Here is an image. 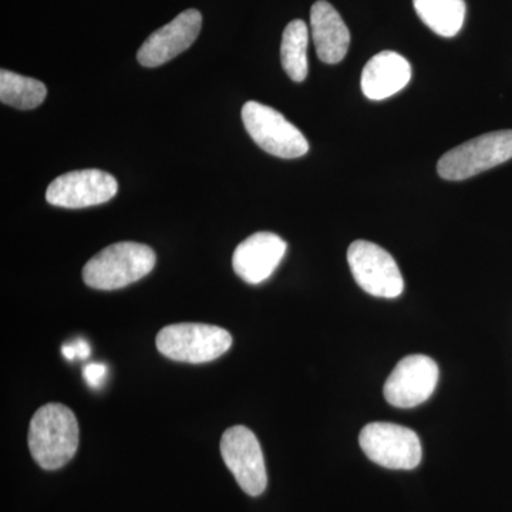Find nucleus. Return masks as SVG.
<instances>
[{"label": "nucleus", "instance_id": "5", "mask_svg": "<svg viewBox=\"0 0 512 512\" xmlns=\"http://www.w3.org/2000/svg\"><path fill=\"white\" fill-rule=\"evenodd\" d=\"M242 121L249 136L262 150L279 158H299L309 151L302 131L272 107L248 101L242 107Z\"/></svg>", "mask_w": 512, "mask_h": 512}, {"label": "nucleus", "instance_id": "9", "mask_svg": "<svg viewBox=\"0 0 512 512\" xmlns=\"http://www.w3.org/2000/svg\"><path fill=\"white\" fill-rule=\"evenodd\" d=\"M439 375V366L431 357H404L386 380L384 397L397 409H413L430 399L439 383Z\"/></svg>", "mask_w": 512, "mask_h": 512}, {"label": "nucleus", "instance_id": "1", "mask_svg": "<svg viewBox=\"0 0 512 512\" xmlns=\"http://www.w3.org/2000/svg\"><path fill=\"white\" fill-rule=\"evenodd\" d=\"M29 450L45 470L66 466L79 447V424L69 407L49 403L40 407L30 421Z\"/></svg>", "mask_w": 512, "mask_h": 512}, {"label": "nucleus", "instance_id": "4", "mask_svg": "<svg viewBox=\"0 0 512 512\" xmlns=\"http://www.w3.org/2000/svg\"><path fill=\"white\" fill-rule=\"evenodd\" d=\"M511 158L512 130L494 131L448 151L440 158L437 173L444 180L463 181Z\"/></svg>", "mask_w": 512, "mask_h": 512}, {"label": "nucleus", "instance_id": "18", "mask_svg": "<svg viewBox=\"0 0 512 512\" xmlns=\"http://www.w3.org/2000/svg\"><path fill=\"white\" fill-rule=\"evenodd\" d=\"M90 345L83 339L73 340V342L66 343L62 346L63 356L66 357L69 362L73 360H86L90 357Z\"/></svg>", "mask_w": 512, "mask_h": 512}, {"label": "nucleus", "instance_id": "8", "mask_svg": "<svg viewBox=\"0 0 512 512\" xmlns=\"http://www.w3.org/2000/svg\"><path fill=\"white\" fill-rule=\"evenodd\" d=\"M221 456L245 494L258 497L268 485L261 444L251 430L234 426L222 434Z\"/></svg>", "mask_w": 512, "mask_h": 512}, {"label": "nucleus", "instance_id": "19", "mask_svg": "<svg viewBox=\"0 0 512 512\" xmlns=\"http://www.w3.org/2000/svg\"><path fill=\"white\" fill-rule=\"evenodd\" d=\"M83 376L92 389H99L106 380L107 367L103 363H90V365L84 366Z\"/></svg>", "mask_w": 512, "mask_h": 512}, {"label": "nucleus", "instance_id": "13", "mask_svg": "<svg viewBox=\"0 0 512 512\" xmlns=\"http://www.w3.org/2000/svg\"><path fill=\"white\" fill-rule=\"evenodd\" d=\"M412 79V66L396 52L377 53L362 73L363 94L369 100H384L399 93Z\"/></svg>", "mask_w": 512, "mask_h": 512}, {"label": "nucleus", "instance_id": "16", "mask_svg": "<svg viewBox=\"0 0 512 512\" xmlns=\"http://www.w3.org/2000/svg\"><path fill=\"white\" fill-rule=\"evenodd\" d=\"M309 29L301 19L292 20L284 30L281 60L286 74L293 82L301 83L308 76Z\"/></svg>", "mask_w": 512, "mask_h": 512}, {"label": "nucleus", "instance_id": "11", "mask_svg": "<svg viewBox=\"0 0 512 512\" xmlns=\"http://www.w3.org/2000/svg\"><path fill=\"white\" fill-rule=\"evenodd\" d=\"M202 16L197 9H187L168 25L151 33L138 49L137 60L144 67H158L190 49L200 35Z\"/></svg>", "mask_w": 512, "mask_h": 512}, {"label": "nucleus", "instance_id": "15", "mask_svg": "<svg viewBox=\"0 0 512 512\" xmlns=\"http://www.w3.org/2000/svg\"><path fill=\"white\" fill-rule=\"evenodd\" d=\"M417 15L427 28L441 37H454L466 19L464 0H413Z\"/></svg>", "mask_w": 512, "mask_h": 512}, {"label": "nucleus", "instance_id": "3", "mask_svg": "<svg viewBox=\"0 0 512 512\" xmlns=\"http://www.w3.org/2000/svg\"><path fill=\"white\" fill-rule=\"evenodd\" d=\"M232 346L228 330L204 323L165 326L157 335L161 355L175 362L207 363L227 353Z\"/></svg>", "mask_w": 512, "mask_h": 512}, {"label": "nucleus", "instance_id": "2", "mask_svg": "<svg viewBox=\"0 0 512 512\" xmlns=\"http://www.w3.org/2000/svg\"><path fill=\"white\" fill-rule=\"evenodd\" d=\"M154 266L153 249L138 242H119L104 248L84 265L83 281L97 291H116L140 281Z\"/></svg>", "mask_w": 512, "mask_h": 512}, {"label": "nucleus", "instance_id": "6", "mask_svg": "<svg viewBox=\"0 0 512 512\" xmlns=\"http://www.w3.org/2000/svg\"><path fill=\"white\" fill-rule=\"evenodd\" d=\"M359 444L370 461L389 470H414L423 456L417 433L384 421L367 424L360 431Z\"/></svg>", "mask_w": 512, "mask_h": 512}, {"label": "nucleus", "instance_id": "7", "mask_svg": "<svg viewBox=\"0 0 512 512\" xmlns=\"http://www.w3.org/2000/svg\"><path fill=\"white\" fill-rule=\"evenodd\" d=\"M348 262L356 284L369 295L384 299L402 295V272L386 249L359 239L348 249Z\"/></svg>", "mask_w": 512, "mask_h": 512}, {"label": "nucleus", "instance_id": "14", "mask_svg": "<svg viewBox=\"0 0 512 512\" xmlns=\"http://www.w3.org/2000/svg\"><path fill=\"white\" fill-rule=\"evenodd\" d=\"M311 35L323 63L336 64L345 59L350 46V32L338 10L326 0H318L312 6Z\"/></svg>", "mask_w": 512, "mask_h": 512}, {"label": "nucleus", "instance_id": "17", "mask_svg": "<svg viewBox=\"0 0 512 512\" xmlns=\"http://www.w3.org/2000/svg\"><path fill=\"white\" fill-rule=\"evenodd\" d=\"M45 84L32 77L2 69L0 72V101L19 110H33L45 101Z\"/></svg>", "mask_w": 512, "mask_h": 512}, {"label": "nucleus", "instance_id": "10", "mask_svg": "<svg viewBox=\"0 0 512 512\" xmlns=\"http://www.w3.org/2000/svg\"><path fill=\"white\" fill-rule=\"evenodd\" d=\"M119 191L113 175L101 170H79L60 175L47 187L46 201L55 207H93L110 201Z\"/></svg>", "mask_w": 512, "mask_h": 512}, {"label": "nucleus", "instance_id": "12", "mask_svg": "<svg viewBox=\"0 0 512 512\" xmlns=\"http://www.w3.org/2000/svg\"><path fill=\"white\" fill-rule=\"evenodd\" d=\"M286 242L272 232H256L242 241L232 255L235 274L247 282L258 285L271 278L284 258Z\"/></svg>", "mask_w": 512, "mask_h": 512}]
</instances>
